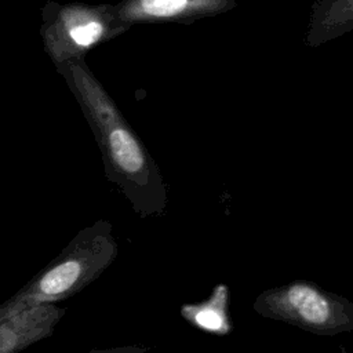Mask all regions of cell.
<instances>
[{"instance_id":"obj_1","label":"cell","mask_w":353,"mask_h":353,"mask_svg":"<svg viewBox=\"0 0 353 353\" xmlns=\"http://www.w3.org/2000/svg\"><path fill=\"white\" fill-rule=\"evenodd\" d=\"M55 69L76 98L95 137L108 179L117 185L142 216L161 212L167 204L163 175L85 61H70Z\"/></svg>"},{"instance_id":"obj_2","label":"cell","mask_w":353,"mask_h":353,"mask_svg":"<svg viewBox=\"0 0 353 353\" xmlns=\"http://www.w3.org/2000/svg\"><path fill=\"white\" fill-rule=\"evenodd\" d=\"M116 255L109 222L97 221L84 228L52 262L0 305V320L74 295L98 279Z\"/></svg>"},{"instance_id":"obj_3","label":"cell","mask_w":353,"mask_h":353,"mask_svg":"<svg viewBox=\"0 0 353 353\" xmlns=\"http://www.w3.org/2000/svg\"><path fill=\"white\" fill-rule=\"evenodd\" d=\"M41 19L43 46L55 66L84 59L90 50L130 29L117 18L114 4L48 1Z\"/></svg>"},{"instance_id":"obj_4","label":"cell","mask_w":353,"mask_h":353,"mask_svg":"<svg viewBox=\"0 0 353 353\" xmlns=\"http://www.w3.org/2000/svg\"><path fill=\"white\" fill-rule=\"evenodd\" d=\"M254 310L263 317L319 335L353 331V302L306 280L261 292L254 302Z\"/></svg>"},{"instance_id":"obj_5","label":"cell","mask_w":353,"mask_h":353,"mask_svg":"<svg viewBox=\"0 0 353 353\" xmlns=\"http://www.w3.org/2000/svg\"><path fill=\"white\" fill-rule=\"evenodd\" d=\"M236 4L237 0H121L114 11L131 28L135 23H190L230 11Z\"/></svg>"},{"instance_id":"obj_6","label":"cell","mask_w":353,"mask_h":353,"mask_svg":"<svg viewBox=\"0 0 353 353\" xmlns=\"http://www.w3.org/2000/svg\"><path fill=\"white\" fill-rule=\"evenodd\" d=\"M63 314L65 309L46 303L0 320V353H19L50 336Z\"/></svg>"},{"instance_id":"obj_7","label":"cell","mask_w":353,"mask_h":353,"mask_svg":"<svg viewBox=\"0 0 353 353\" xmlns=\"http://www.w3.org/2000/svg\"><path fill=\"white\" fill-rule=\"evenodd\" d=\"M353 30V0H319L314 3L305 43L319 47Z\"/></svg>"},{"instance_id":"obj_8","label":"cell","mask_w":353,"mask_h":353,"mask_svg":"<svg viewBox=\"0 0 353 353\" xmlns=\"http://www.w3.org/2000/svg\"><path fill=\"white\" fill-rule=\"evenodd\" d=\"M181 316L193 327L214 335H226L232 330L229 317V287L216 284L211 295L200 303H185Z\"/></svg>"},{"instance_id":"obj_9","label":"cell","mask_w":353,"mask_h":353,"mask_svg":"<svg viewBox=\"0 0 353 353\" xmlns=\"http://www.w3.org/2000/svg\"><path fill=\"white\" fill-rule=\"evenodd\" d=\"M88 353H146V349L139 346H123V347H113V349H105V350H92Z\"/></svg>"}]
</instances>
